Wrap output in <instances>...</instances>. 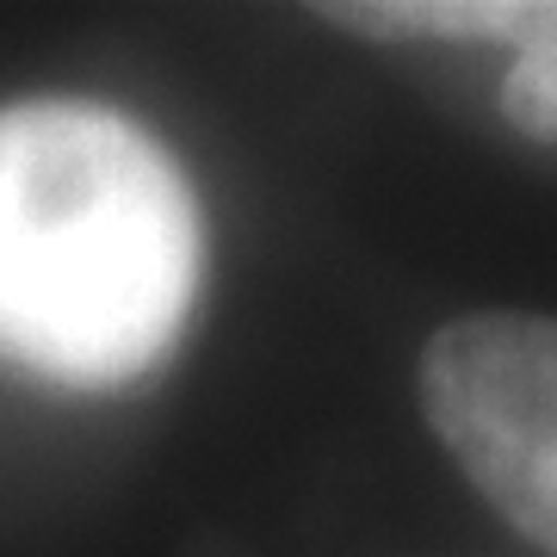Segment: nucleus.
I'll return each instance as SVG.
<instances>
[{"label": "nucleus", "instance_id": "2", "mask_svg": "<svg viewBox=\"0 0 557 557\" xmlns=\"http://www.w3.org/2000/svg\"><path fill=\"white\" fill-rule=\"evenodd\" d=\"M421 409L471 490L557 557V317L478 310L434 329Z\"/></svg>", "mask_w": 557, "mask_h": 557}, {"label": "nucleus", "instance_id": "3", "mask_svg": "<svg viewBox=\"0 0 557 557\" xmlns=\"http://www.w3.org/2000/svg\"><path fill=\"white\" fill-rule=\"evenodd\" d=\"M502 112L520 137L557 143V0H539L533 32L515 44V62L502 81Z\"/></svg>", "mask_w": 557, "mask_h": 557}, {"label": "nucleus", "instance_id": "1", "mask_svg": "<svg viewBox=\"0 0 557 557\" xmlns=\"http://www.w3.org/2000/svg\"><path fill=\"white\" fill-rule=\"evenodd\" d=\"M205 273L199 199L143 124L94 100L0 112V359L112 391L156 372Z\"/></svg>", "mask_w": 557, "mask_h": 557}]
</instances>
